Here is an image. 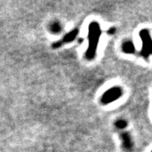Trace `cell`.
<instances>
[{
  "label": "cell",
  "instance_id": "cell-1",
  "mask_svg": "<svg viewBox=\"0 0 152 152\" xmlns=\"http://www.w3.org/2000/svg\"><path fill=\"white\" fill-rule=\"evenodd\" d=\"M100 34L99 24L96 22L91 23L88 26V48L86 53V59L92 60L96 56Z\"/></svg>",
  "mask_w": 152,
  "mask_h": 152
},
{
  "label": "cell",
  "instance_id": "cell-2",
  "mask_svg": "<svg viewBox=\"0 0 152 152\" xmlns=\"http://www.w3.org/2000/svg\"><path fill=\"white\" fill-rule=\"evenodd\" d=\"M140 35L141 40H142L143 47L142 50L140 51L141 56L144 57L145 59H148L151 54V37L149 30L143 29L140 31Z\"/></svg>",
  "mask_w": 152,
  "mask_h": 152
},
{
  "label": "cell",
  "instance_id": "cell-3",
  "mask_svg": "<svg viewBox=\"0 0 152 152\" xmlns=\"http://www.w3.org/2000/svg\"><path fill=\"white\" fill-rule=\"evenodd\" d=\"M123 91L122 88L120 87H113V88H110L109 90L106 91L104 93V95L102 96V99H101V102L103 104H108L110 102H113L117 99H119L120 96H122Z\"/></svg>",
  "mask_w": 152,
  "mask_h": 152
},
{
  "label": "cell",
  "instance_id": "cell-4",
  "mask_svg": "<svg viewBox=\"0 0 152 152\" xmlns=\"http://www.w3.org/2000/svg\"><path fill=\"white\" fill-rule=\"evenodd\" d=\"M78 30H72V31H71L70 33H68V34H66L61 40H60V41H58V42H56L55 44H54V45H52V47L54 48H58V47L61 46L62 44H66V43L72 42V41H73V40H75V37L78 35Z\"/></svg>",
  "mask_w": 152,
  "mask_h": 152
},
{
  "label": "cell",
  "instance_id": "cell-5",
  "mask_svg": "<svg viewBox=\"0 0 152 152\" xmlns=\"http://www.w3.org/2000/svg\"><path fill=\"white\" fill-rule=\"evenodd\" d=\"M123 49L125 52L126 53H131L134 50V46L133 45L132 43L128 42V43H125L123 46Z\"/></svg>",
  "mask_w": 152,
  "mask_h": 152
},
{
  "label": "cell",
  "instance_id": "cell-6",
  "mask_svg": "<svg viewBox=\"0 0 152 152\" xmlns=\"http://www.w3.org/2000/svg\"><path fill=\"white\" fill-rule=\"evenodd\" d=\"M116 126H118L119 128H124V127L126 126V124L124 120H119L118 122L116 124Z\"/></svg>",
  "mask_w": 152,
  "mask_h": 152
}]
</instances>
